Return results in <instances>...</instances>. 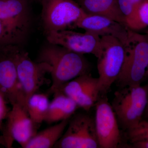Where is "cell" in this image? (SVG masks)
Masks as SVG:
<instances>
[{
	"instance_id": "cell-1",
	"label": "cell",
	"mask_w": 148,
	"mask_h": 148,
	"mask_svg": "<svg viewBox=\"0 0 148 148\" xmlns=\"http://www.w3.org/2000/svg\"><path fill=\"white\" fill-rule=\"evenodd\" d=\"M37 62L51 67V86L48 94L61 91L67 83L84 74L88 73L90 65L83 54L76 53L57 45L47 42L40 49Z\"/></svg>"
},
{
	"instance_id": "cell-2",
	"label": "cell",
	"mask_w": 148,
	"mask_h": 148,
	"mask_svg": "<svg viewBox=\"0 0 148 148\" xmlns=\"http://www.w3.org/2000/svg\"><path fill=\"white\" fill-rule=\"evenodd\" d=\"M124 47V62L115 82L120 88L139 86L145 77L148 66V42L145 35L130 29Z\"/></svg>"
},
{
	"instance_id": "cell-3",
	"label": "cell",
	"mask_w": 148,
	"mask_h": 148,
	"mask_svg": "<svg viewBox=\"0 0 148 148\" xmlns=\"http://www.w3.org/2000/svg\"><path fill=\"white\" fill-rule=\"evenodd\" d=\"M148 100V86H126L114 94L111 106L119 125L127 131L142 120Z\"/></svg>"
},
{
	"instance_id": "cell-4",
	"label": "cell",
	"mask_w": 148,
	"mask_h": 148,
	"mask_svg": "<svg viewBox=\"0 0 148 148\" xmlns=\"http://www.w3.org/2000/svg\"><path fill=\"white\" fill-rule=\"evenodd\" d=\"M29 0H0V21L14 44L23 47L33 23Z\"/></svg>"
},
{
	"instance_id": "cell-5",
	"label": "cell",
	"mask_w": 148,
	"mask_h": 148,
	"mask_svg": "<svg viewBox=\"0 0 148 148\" xmlns=\"http://www.w3.org/2000/svg\"><path fill=\"white\" fill-rule=\"evenodd\" d=\"M101 53L98 58V87L100 95L108 92L116 81L124 62V45L112 36L101 37Z\"/></svg>"
},
{
	"instance_id": "cell-6",
	"label": "cell",
	"mask_w": 148,
	"mask_h": 148,
	"mask_svg": "<svg viewBox=\"0 0 148 148\" xmlns=\"http://www.w3.org/2000/svg\"><path fill=\"white\" fill-rule=\"evenodd\" d=\"M40 3L41 24L45 35L72 28L85 13L73 0H42Z\"/></svg>"
},
{
	"instance_id": "cell-7",
	"label": "cell",
	"mask_w": 148,
	"mask_h": 148,
	"mask_svg": "<svg viewBox=\"0 0 148 148\" xmlns=\"http://www.w3.org/2000/svg\"><path fill=\"white\" fill-rule=\"evenodd\" d=\"M21 47L14 44L0 46V89L12 106L18 104L27 109L16 68V57Z\"/></svg>"
},
{
	"instance_id": "cell-8",
	"label": "cell",
	"mask_w": 148,
	"mask_h": 148,
	"mask_svg": "<svg viewBox=\"0 0 148 148\" xmlns=\"http://www.w3.org/2000/svg\"><path fill=\"white\" fill-rule=\"evenodd\" d=\"M53 148H100L94 119L84 114L75 115Z\"/></svg>"
},
{
	"instance_id": "cell-9",
	"label": "cell",
	"mask_w": 148,
	"mask_h": 148,
	"mask_svg": "<svg viewBox=\"0 0 148 148\" xmlns=\"http://www.w3.org/2000/svg\"><path fill=\"white\" fill-rule=\"evenodd\" d=\"M16 63L18 82L27 103L45 82L46 75L50 74L51 68L46 63L32 61L23 47L17 54Z\"/></svg>"
},
{
	"instance_id": "cell-10",
	"label": "cell",
	"mask_w": 148,
	"mask_h": 148,
	"mask_svg": "<svg viewBox=\"0 0 148 148\" xmlns=\"http://www.w3.org/2000/svg\"><path fill=\"white\" fill-rule=\"evenodd\" d=\"M2 132L5 147H12L16 141L24 148L37 133V125L30 118L27 109L21 105L15 104L9 112Z\"/></svg>"
},
{
	"instance_id": "cell-11",
	"label": "cell",
	"mask_w": 148,
	"mask_h": 148,
	"mask_svg": "<svg viewBox=\"0 0 148 148\" xmlns=\"http://www.w3.org/2000/svg\"><path fill=\"white\" fill-rule=\"evenodd\" d=\"M95 129L100 148H119L122 139L119 124L111 104L106 98L95 104Z\"/></svg>"
},
{
	"instance_id": "cell-12",
	"label": "cell",
	"mask_w": 148,
	"mask_h": 148,
	"mask_svg": "<svg viewBox=\"0 0 148 148\" xmlns=\"http://www.w3.org/2000/svg\"><path fill=\"white\" fill-rule=\"evenodd\" d=\"M45 36L48 42L76 53H91L97 58L101 55V37L93 33H79L66 29L51 32Z\"/></svg>"
},
{
	"instance_id": "cell-13",
	"label": "cell",
	"mask_w": 148,
	"mask_h": 148,
	"mask_svg": "<svg viewBox=\"0 0 148 148\" xmlns=\"http://www.w3.org/2000/svg\"><path fill=\"white\" fill-rule=\"evenodd\" d=\"M61 91L76 103L78 108L88 111L99 98L98 78L89 74L81 75L66 83Z\"/></svg>"
},
{
	"instance_id": "cell-14",
	"label": "cell",
	"mask_w": 148,
	"mask_h": 148,
	"mask_svg": "<svg viewBox=\"0 0 148 148\" xmlns=\"http://www.w3.org/2000/svg\"><path fill=\"white\" fill-rule=\"evenodd\" d=\"M84 29L99 36H112L123 44L127 42L130 29L126 25L108 17L99 15H90L85 12L73 25L72 28Z\"/></svg>"
},
{
	"instance_id": "cell-15",
	"label": "cell",
	"mask_w": 148,
	"mask_h": 148,
	"mask_svg": "<svg viewBox=\"0 0 148 148\" xmlns=\"http://www.w3.org/2000/svg\"><path fill=\"white\" fill-rule=\"evenodd\" d=\"M77 2L88 14L105 16L126 25L118 0H77Z\"/></svg>"
},
{
	"instance_id": "cell-16",
	"label": "cell",
	"mask_w": 148,
	"mask_h": 148,
	"mask_svg": "<svg viewBox=\"0 0 148 148\" xmlns=\"http://www.w3.org/2000/svg\"><path fill=\"white\" fill-rule=\"evenodd\" d=\"M53 95L45 120L49 124L70 119L78 108L73 100L62 91L56 92Z\"/></svg>"
},
{
	"instance_id": "cell-17",
	"label": "cell",
	"mask_w": 148,
	"mask_h": 148,
	"mask_svg": "<svg viewBox=\"0 0 148 148\" xmlns=\"http://www.w3.org/2000/svg\"><path fill=\"white\" fill-rule=\"evenodd\" d=\"M69 119L64 120L37 132L24 148H50L54 146L64 134Z\"/></svg>"
},
{
	"instance_id": "cell-18",
	"label": "cell",
	"mask_w": 148,
	"mask_h": 148,
	"mask_svg": "<svg viewBox=\"0 0 148 148\" xmlns=\"http://www.w3.org/2000/svg\"><path fill=\"white\" fill-rule=\"evenodd\" d=\"M49 102L48 95L36 93L29 98L27 103V110L29 117L36 125L45 121Z\"/></svg>"
},
{
	"instance_id": "cell-19",
	"label": "cell",
	"mask_w": 148,
	"mask_h": 148,
	"mask_svg": "<svg viewBox=\"0 0 148 148\" xmlns=\"http://www.w3.org/2000/svg\"><path fill=\"white\" fill-rule=\"evenodd\" d=\"M148 26V0H143L136 8L131 30H141Z\"/></svg>"
},
{
	"instance_id": "cell-20",
	"label": "cell",
	"mask_w": 148,
	"mask_h": 148,
	"mask_svg": "<svg viewBox=\"0 0 148 148\" xmlns=\"http://www.w3.org/2000/svg\"><path fill=\"white\" fill-rule=\"evenodd\" d=\"M127 136L132 143L143 140H147L148 130L137 125L134 128L127 131Z\"/></svg>"
},
{
	"instance_id": "cell-21",
	"label": "cell",
	"mask_w": 148,
	"mask_h": 148,
	"mask_svg": "<svg viewBox=\"0 0 148 148\" xmlns=\"http://www.w3.org/2000/svg\"><path fill=\"white\" fill-rule=\"evenodd\" d=\"M7 102L5 95L0 89V131L1 132L4 124L3 121L6 119L10 111L7 105Z\"/></svg>"
},
{
	"instance_id": "cell-22",
	"label": "cell",
	"mask_w": 148,
	"mask_h": 148,
	"mask_svg": "<svg viewBox=\"0 0 148 148\" xmlns=\"http://www.w3.org/2000/svg\"><path fill=\"white\" fill-rule=\"evenodd\" d=\"M14 44L0 21V46ZM15 45V44H14Z\"/></svg>"
},
{
	"instance_id": "cell-23",
	"label": "cell",
	"mask_w": 148,
	"mask_h": 148,
	"mask_svg": "<svg viewBox=\"0 0 148 148\" xmlns=\"http://www.w3.org/2000/svg\"><path fill=\"white\" fill-rule=\"evenodd\" d=\"M134 147L140 148H148V140L138 141L132 143Z\"/></svg>"
},
{
	"instance_id": "cell-24",
	"label": "cell",
	"mask_w": 148,
	"mask_h": 148,
	"mask_svg": "<svg viewBox=\"0 0 148 148\" xmlns=\"http://www.w3.org/2000/svg\"><path fill=\"white\" fill-rule=\"evenodd\" d=\"M130 2L134 5L138 6L142 2L143 0H128Z\"/></svg>"
},
{
	"instance_id": "cell-25",
	"label": "cell",
	"mask_w": 148,
	"mask_h": 148,
	"mask_svg": "<svg viewBox=\"0 0 148 148\" xmlns=\"http://www.w3.org/2000/svg\"><path fill=\"white\" fill-rule=\"evenodd\" d=\"M0 144L5 147L4 141L2 135H0Z\"/></svg>"
},
{
	"instance_id": "cell-26",
	"label": "cell",
	"mask_w": 148,
	"mask_h": 148,
	"mask_svg": "<svg viewBox=\"0 0 148 148\" xmlns=\"http://www.w3.org/2000/svg\"><path fill=\"white\" fill-rule=\"evenodd\" d=\"M144 113L145 114L146 116L148 118V100L147 106H146L145 110V112H144Z\"/></svg>"
},
{
	"instance_id": "cell-27",
	"label": "cell",
	"mask_w": 148,
	"mask_h": 148,
	"mask_svg": "<svg viewBox=\"0 0 148 148\" xmlns=\"http://www.w3.org/2000/svg\"><path fill=\"white\" fill-rule=\"evenodd\" d=\"M29 1H30L31 2H39L40 3L42 0H29Z\"/></svg>"
},
{
	"instance_id": "cell-28",
	"label": "cell",
	"mask_w": 148,
	"mask_h": 148,
	"mask_svg": "<svg viewBox=\"0 0 148 148\" xmlns=\"http://www.w3.org/2000/svg\"><path fill=\"white\" fill-rule=\"evenodd\" d=\"M148 77V66L147 69V71H146L145 77Z\"/></svg>"
},
{
	"instance_id": "cell-29",
	"label": "cell",
	"mask_w": 148,
	"mask_h": 148,
	"mask_svg": "<svg viewBox=\"0 0 148 148\" xmlns=\"http://www.w3.org/2000/svg\"><path fill=\"white\" fill-rule=\"evenodd\" d=\"M146 38V40H147V41L148 42V38Z\"/></svg>"
}]
</instances>
